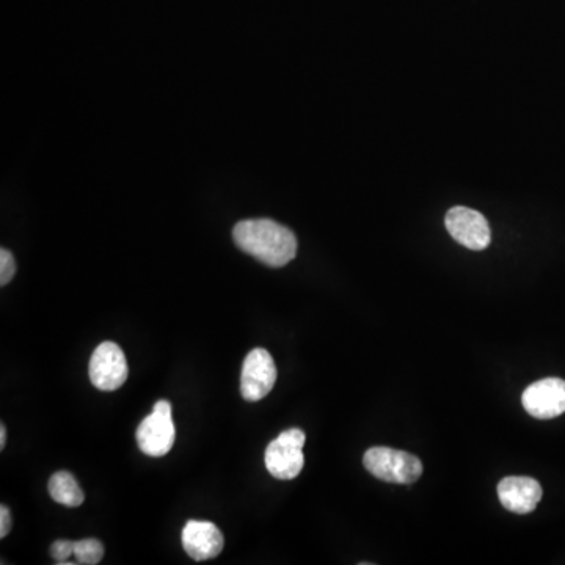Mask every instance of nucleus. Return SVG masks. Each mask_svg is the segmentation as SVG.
<instances>
[{"instance_id":"obj_1","label":"nucleus","mask_w":565,"mask_h":565,"mask_svg":"<svg viewBox=\"0 0 565 565\" xmlns=\"http://www.w3.org/2000/svg\"><path fill=\"white\" fill-rule=\"evenodd\" d=\"M242 252L269 267H283L297 255V237L286 226L269 219L242 220L233 230Z\"/></svg>"},{"instance_id":"obj_2","label":"nucleus","mask_w":565,"mask_h":565,"mask_svg":"<svg viewBox=\"0 0 565 565\" xmlns=\"http://www.w3.org/2000/svg\"><path fill=\"white\" fill-rule=\"evenodd\" d=\"M363 465L374 478L391 484H412L423 474V463L418 457L385 446L368 449Z\"/></svg>"},{"instance_id":"obj_3","label":"nucleus","mask_w":565,"mask_h":565,"mask_svg":"<svg viewBox=\"0 0 565 565\" xmlns=\"http://www.w3.org/2000/svg\"><path fill=\"white\" fill-rule=\"evenodd\" d=\"M303 446H305V432L300 429L281 432L274 442H270L267 446V471L280 481L296 479L305 465Z\"/></svg>"},{"instance_id":"obj_4","label":"nucleus","mask_w":565,"mask_h":565,"mask_svg":"<svg viewBox=\"0 0 565 565\" xmlns=\"http://www.w3.org/2000/svg\"><path fill=\"white\" fill-rule=\"evenodd\" d=\"M175 437L172 404L168 401L156 402L153 413L146 416L135 434L140 451L150 457H164L168 454L173 448Z\"/></svg>"},{"instance_id":"obj_5","label":"nucleus","mask_w":565,"mask_h":565,"mask_svg":"<svg viewBox=\"0 0 565 565\" xmlns=\"http://www.w3.org/2000/svg\"><path fill=\"white\" fill-rule=\"evenodd\" d=\"M90 380L98 390L115 391L128 379V361L118 344L112 341L99 344L93 352L88 368Z\"/></svg>"},{"instance_id":"obj_6","label":"nucleus","mask_w":565,"mask_h":565,"mask_svg":"<svg viewBox=\"0 0 565 565\" xmlns=\"http://www.w3.org/2000/svg\"><path fill=\"white\" fill-rule=\"evenodd\" d=\"M277 382V366L266 349H253L242 365L241 393L248 402L261 401Z\"/></svg>"},{"instance_id":"obj_7","label":"nucleus","mask_w":565,"mask_h":565,"mask_svg":"<svg viewBox=\"0 0 565 565\" xmlns=\"http://www.w3.org/2000/svg\"><path fill=\"white\" fill-rule=\"evenodd\" d=\"M446 230L460 245L474 252H481L489 247L492 233L487 219L481 212L465 206H456L446 214Z\"/></svg>"},{"instance_id":"obj_8","label":"nucleus","mask_w":565,"mask_h":565,"mask_svg":"<svg viewBox=\"0 0 565 565\" xmlns=\"http://www.w3.org/2000/svg\"><path fill=\"white\" fill-rule=\"evenodd\" d=\"M523 409L537 420H553L565 413V380L550 379L534 382L523 391Z\"/></svg>"},{"instance_id":"obj_9","label":"nucleus","mask_w":565,"mask_h":565,"mask_svg":"<svg viewBox=\"0 0 565 565\" xmlns=\"http://www.w3.org/2000/svg\"><path fill=\"white\" fill-rule=\"evenodd\" d=\"M181 540L187 555L195 561L217 558L225 545L222 531L214 523L198 522V520L187 522Z\"/></svg>"},{"instance_id":"obj_10","label":"nucleus","mask_w":565,"mask_h":565,"mask_svg":"<svg viewBox=\"0 0 565 565\" xmlns=\"http://www.w3.org/2000/svg\"><path fill=\"white\" fill-rule=\"evenodd\" d=\"M498 496L504 509L515 514H529L542 500L539 482L526 476H509L498 484Z\"/></svg>"},{"instance_id":"obj_11","label":"nucleus","mask_w":565,"mask_h":565,"mask_svg":"<svg viewBox=\"0 0 565 565\" xmlns=\"http://www.w3.org/2000/svg\"><path fill=\"white\" fill-rule=\"evenodd\" d=\"M49 495L55 503L66 507H79L84 504L85 495L76 478L68 471L52 474L48 484Z\"/></svg>"},{"instance_id":"obj_12","label":"nucleus","mask_w":565,"mask_h":565,"mask_svg":"<svg viewBox=\"0 0 565 565\" xmlns=\"http://www.w3.org/2000/svg\"><path fill=\"white\" fill-rule=\"evenodd\" d=\"M74 558L77 564L96 565L104 558V545L98 539L74 542Z\"/></svg>"},{"instance_id":"obj_13","label":"nucleus","mask_w":565,"mask_h":565,"mask_svg":"<svg viewBox=\"0 0 565 565\" xmlns=\"http://www.w3.org/2000/svg\"><path fill=\"white\" fill-rule=\"evenodd\" d=\"M51 556L55 564L59 565H73L76 562H71V556H74V542L73 540H57L51 547Z\"/></svg>"},{"instance_id":"obj_14","label":"nucleus","mask_w":565,"mask_h":565,"mask_svg":"<svg viewBox=\"0 0 565 565\" xmlns=\"http://www.w3.org/2000/svg\"><path fill=\"white\" fill-rule=\"evenodd\" d=\"M15 258L8 252L7 248L0 250V286H7L11 278L15 277Z\"/></svg>"},{"instance_id":"obj_15","label":"nucleus","mask_w":565,"mask_h":565,"mask_svg":"<svg viewBox=\"0 0 565 565\" xmlns=\"http://www.w3.org/2000/svg\"><path fill=\"white\" fill-rule=\"evenodd\" d=\"M11 531V514L8 511V507L0 506V539H5V537L10 534Z\"/></svg>"},{"instance_id":"obj_16","label":"nucleus","mask_w":565,"mask_h":565,"mask_svg":"<svg viewBox=\"0 0 565 565\" xmlns=\"http://www.w3.org/2000/svg\"><path fill=\"white\" fill-rule=\"evenodd\" d=\"M5 443H7V427L2 424L0 426V449L5 448Z\"/></svg>"}]
</instances>
